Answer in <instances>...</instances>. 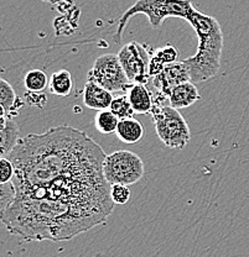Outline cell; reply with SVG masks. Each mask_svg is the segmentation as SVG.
I'll use <instances>...</instances> for the list:
<instances>
[{
	"instance_id": "obj_20",
	"label": "cell",
	"mask_w": 249,
	"mask_h": 257,
	"mask_svg": "<svg viewBox=\"0 0 249 257\" xmlns=\"http://www.w3.org/2000/svg\"><path fill=\"white\" fill-rule=\"evenodd\" d=\"M109 110L113 112L114 115L119 120L127 119V117H132L135 112H134L132 105H130L129 100H128L127 95H120L116 96L112 101Z\"/></svg>"
},
{
	"instance_id": "obj_24",
	"label": "cell",
	"mask_w": 249,
	"mask_h": 257,
	"mask_svg": "<svg viewBox=\"0 0 249 257\" xmlns=\"http://www.w3.org/2000/svg\"><path fill=\"white\" fill-rule=\"evenodd\" d=\"M26 103L30 104L31 106H35L37 109H44L47 104V96L44 93H35V92H26L25 94Z\"/></svg>"
},
{
	"instance_id": "obj_21",
	"label": "cell",
	"mask_w": 249,
	"mask_h": 257,
	"mask_svg": "<svg viewBox=\"0 0 249 257\" xmlns=\"http://www.w3.org/2000/svg\"><path fill=\"white\" fill-rule=\"evenodd\" d=\"M17 199V188L14 183L8 182V183H0V210L2 214L9 208Z\"/></svg>"
},
{
	"instance_id": "obj_8",
	"label": "cell",
	"mask_w": 249,
	"mask_h": 257,
	"mask_svg": "<svg viewBox=\"0 0 249 257\" xmlns=\"http://www.w3.org/2000/svg\"><path fill=\"white\" fill-rule=\"evenodd\" d=\"M151 51L144 44L132 41L124 45L118 52L120 63L130 83L146 84L151 78L149 74V63Z\"/></svg>"
},
{
	"instance_id": "obj_23",
	"label": "cell",
	"mask_w": 249,
	"mask_h": 257,
	"mask_svg": "<svg viewBox=\"0 0 249 257\" xmlns=\"http://www.w3.org/2000/svg\"><path fill=\"white\" fill-rule=\"evenodd\" d=\"M15 176V167L8 157H2L0 160V183L12 182Z\"/></svg>"
},
{
	"instance_id": "obj_17",
	"label": "cell",
	"mask_w": 249,
	"mask_h": 257,
	"mask_svg": "<svg viewBox=\"0 0 249 257\" xmlns=\"http://www.w3.org/2000/svg\"><path fill=\"white\" fill-rule=\"evenodd\" d=\"M73 89V78L71 72L67 69H60L51 76L49 90L51 94L57 96H68Z\"/></svg>"
},
{
	"instance_id": "obj_1",
	"label": "cell",
	"mask_w": 249,
	"mask_h": 257,
	"mask_svg": "<svg viewBox=\"0 0 249 257\" xmlns=\"http://www.w3.org/2000/svg\"><path fill=\"white\" fill-rule=\"evenodd\" d=\"M106 156L85 131L58 126L20 139L8 159L15 167L13 183L20 192L102 178Z\"/></svg>"
},
{
	"instance_id": "obj_12",
	"label": "cell",
	"mask_w": 249,
	"mask_h": 257,
	"mask_svg": "<svg viewBox=\"0 0 249 257\" xmlns=\"http://www.w3.org/2000/svg\"><path fill=\"white\" fill-rule=\"evenodd\" d=\"M20 130L13 117H0V155L8 157L20 141Z\"/></svg>"
},
{
	"instance_id": "obj_11",
	"label": "cell",
	"mask_w": 249,
	"mask_h": 257,
	"mask_svg": "<svg viewBox=\"0 0 249 257\" xmlns=\"http://www.w3.org/2000/svg\"><path fill=\"white\" fill-rule=\"evenodd\" d=\"M201 99V94L196 85L191 82L183 83L180 85H176L175 88L170 90L168 95L169 105L175 109H185L191 106Z\"/></svg>"
},
{
	"instance_id": "obj_3",
	"label": "cell",
	"mask_w": 249,
	"mask_h": 257,
	"mask_svg": "<svg viewBox=\"0 0 249 257\" xmlns=\"http://www.w3.org/2000/svg\"><path fill=\"white\" fill-rule=\"evenodd\" d=\"M186 21L196 32L199 47L196 53L184 62L189 68L192 82H206L213 78L221 69L223 32L216 18L203 14L196 8Z\"/></svg>"
},
{
	"instance_id": "obj_10",
	"label": "cell",
	"mask_w": 249,
	"mask_h": 257,
	"mask_svg": "<svg viewBox=\"0 0 249 257\" xmlns=\"http://www.w3.org/2000/svg\"><path fill=\"white\" fill-rule=\"evenodd\" d=\"M113 99L114 96L112 95V92L95 82L87 80L83 88V103L87 108L93 109V110H107L111 106Z\"/></svg>"
},
{
	"instance_id": "obj_9",
	"label": "cell",
	"mask_w": 249,
	"mask_h": 257,
	"mask_svg": "<svg viewBox=\"0 0 249 257\" xmlns=\"http://www.w3.org/2000/svg\"><path fill=\"white\" fill-rule=\"evenodd\" d=\"M186 82H191V74L184 61L169 64L157 76L152 77V84L159 90V95L165 99L173 88Z\"/></svg>"
},
{
	"instance_id": "obj_6",
	"label": "cell",
	"mask_w": 249,
	"mask_h": 257,
	"mask_svg": "<svg viewBox=\"0 0 249 257\" xmlns=\"http://www.w3.org/2000/svg\"><path fill=\"white\" fill-rule=\"evenodd\" d=\"M145 168L139 155L127 150H119L106 156L103 161V176L111 186H133L143 178Z\"/></svg>"
},
{
	"instance_id": "obj_19",
	"label": "cell",
	"mask_w": 249,
	"mask_h": 257,
	"mask_svg": "<svg viewBox=\"0 0 249 257\" xmlns=\"http://www.w3.org/2000/svg\"><path fill=\"white\" fill-rule=\"evenodd\" d=\"M118 124H119V119L109 109L98 111L95 117L96 128L104 135L116 133Z\"/></svg>"
},
{
	"instance_id": "obj_13",
	"label": "cell",
	"mask_w": 249,
	"mask_h": 257,
	"mask_svg": "<svg viewBox=\"0 0 249 257\" xmlns=\"http://www.w3.org/2000/svg\"><path fill=\"white\" fill-rule=\"evenodd\" d=\"M127 96L135 114L151 112L155 99L152 98L151 92L146 88V84L133 83L127 90Z\"/></svg>"
},
{
	"instance_id": "obj_7",
	"label": "cell",
	"mask_w": 249,
	"mask_h": 257,
	"mask_svg": "<svg viewBox=\"0 0 249 257\" xmlns=\"http://www.w3.org/2000/svg\"><path fill=\"white\" fill-rule=\"evenodd\" d=\"M90 82H95L109 92H127L133 83L129 82L118 55L106 53L93 63L87 74Z\"/></svg>"
},
{
	"instance_id": "obj_22",
	"label": "cell",
	"mask_w": 249,
	"mask_h": 257,
	"mask_svg": "<svg viewBox=\"0 0 249 257\" xmlns=\"http://www.w3.org/2000/svg\"><path fill=\"white\" fill-rule=\"evenodd\" d=\"M111 197L114 204L124 205L129 202L132 192H130L129 187L124 186V184H113L111 186Z\"/></svg>"
},
{
	"instance_id": "obj_14",
	"label": "cell",
	"mask_w": 249,
	"mask_h": 257,
	"mask_svg": "<svg viewBox=\"0 0 249 257\" xmlns=\"http://www.w3.org/2000/svg\"><path fill=\"white\" fill-rule=\"evenodd\" d=\"M179 51L173 45H166L160 47L151 55L149 63V74L150 77H155L171 63L178 62Z\"/></svg>"
},
{
	"instance_id": "obj_18",
	"label": "cell",
	"mask_w": 249,
	"mask_h": 257,
	"mask_svg": "<svg viewBox=\"0 0 249 257\" xmlns=\"http://www.w3.org/2000/svg\"><path fill=\"white\" fill-rule=\"evenodd\" d=\"M49 77L41 69H31L24 78V84L28 92L42 93L46 88H49Z\"/></svg>"
},
{
	"instance_id": "obj_5",
	"label": "cell",
	"mask_w": 249,
	"mask_h": 257,
	"mask_svg": "<svg viewBox=\"0 0 249 257\" xmlns=\"http://www.w3.org/2000/svg\"><path fill=\"white\" fill-rule=\"evenodd\" d=\"M164 100L165 98L161 95L157 96L150 112L156 135L169 149L184 150L191 140L189 125L180 111L171 105H164Z\"/></svg>"
},
{
	"instance_id": "obj_4",
	"label": "cell",
	"mask_w": 249,
	"mask_h": 257,
	"mask_svg": "<svg viewBox=\"0 0 249 257\" xmlns=\"http://www.w3.org/2000/svg\"><path fill=\"white\" fill-rule=\"evenodd\" d=\"M194 9L195 5L191 0H136L118 20L114 42L119 44L122 41L123 32L133 16L138 14L145 15L152 28L160 29L162 23L169 18H180L187 20Z\"/></svg>"
},
{
	"instance_id": "obj_2",
	"label": "cell",
	"mask_w": 249,
	"mask_h": 257,
	"mask_svg": "<svg viewBox=\"0 0 249 257\" xmlns=\"http://www.w3.org/2000/svg\"><path fill=\"white\" fill-rule=\"evenodd\" d=\"M103 209L53 197H17L2 214L8 231L26 241H65L103 224Z\"/></svg>"
},
{
	"instance_id": "obj_16",
	"label": "cell",
	"mask_w": 249,
	"mask_h": 257,
	"mask_svg": "<svg viewBox=\"0 0 249 257\" xmlns=\"http://www.w3.org/2000/svg\"><path fill=\"white\" fill-rule=\"evenodd\" d=\"M0 105L4 108L7 116L14 117L24 106V100L20 99L5 79H0Z\"/></svg>"
},
{
	"instance_id": "obj_15",
	"label": "cell",
	"mask_w": 249,
	"mask_h": 257,
	"mask_svg": "<svg viewBox=\"0 0 249 257\" xmlns=\"http://www.w3.org/2000/svg\"><path fill=\"white\" fill-rule=\"evenodd\" d=\"M144 126L139 120L134 117H127V119L119 120L117 127V136L122 143L133 145L143 140L144 138Z\"/></svg>"
}]
</instances>
